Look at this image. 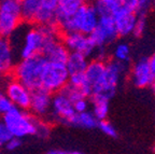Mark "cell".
Wrapping results in <instances>:
<instances>
[{
  "label": "cell",
  "mask_w": 155,
  "mask_h": 154,
  "mask_svg": "<svg viewBox=\"0 0 155 154\" xmlns=\"http://www.w3.org/2000/svg\"><path fill=\"white\" fill-rule=\"evenodd\" d=\"M93 5L100 16H112L120 5L119 0H94Z\"/></svg>",
  "instance_id": "cb8c5ba5"
},
{
  "label": "cell",
  "mask_w": 155,
  "mask_h": 154,
  "mask_svg": "<svg viewBox=\"0 0 155 154\" xmlns=\"http://www.w3.org/2000/svg\"><path fill=\"white\" fill-rule=\"evenodd\" d=\"M46 59L42 55H36L28 58H21L15 63L11 75L22 82L28 89L40 87V78Z\"/></svg>",
  "instance_id": "7a4b0ae2"
},
{
  "label": "cell",
  "mask_w": 155,
  "mask_h": 154,
  "mask_svg": "<svg viewBox=\"0 0 155 154\" xmlns=\"http://www.w3.org/2000/svg\"><path fill=\"white\" fill-rule=\"evenodd\" d=\"M92 105V112L97 118V120H104L108 118L110 109V98L100 94H94L90 97Z\"/></svg>",
  "instance_id": "44dd1931"
},
{
  "label": "cell",
  "mask_w": 155,
  "mask_h": 154,
  "mask_svg": "<svg viewBox=\"0 0 155 154\" xmlns=\"http://www.w3.org/2000/svg\"><path fill=\"white\" fill-rule=\"evenodd\" d=\"M52 94L45 89L38 87L31 91V98L28 111L39 119H45L50 114Z\"/></svg>",
  "instance_id": "5bb4252c"
},
{
  "label": "cell",
  "mask_w": 155,
  "mask_h": 154,
  "mask_svg": "<svg viewBox=\"0 0 155 154\" xmlns=\"http://www.w3.org/2000/svg\"><path fill=\"white\" fill-rule=\"evenodd\" d=\"M130 57V46L127 43L121 42V43H117L114 46L113 51H112V59L121 62V63L128 64Z\"/></svg>",
  "instance_id": "d4e9b609"
},
{
  "label": "cell",
  "mask_w": 155,
  "mask_h": 154,
  "mask_svg": "<svg viewBox=\"0 0 155 154\" xmlns=\"http://www.w3.org/2000/svg\"><path fill=\"white\" fill-rule=\"evenodd\" d=\"M23 22L34 25L42 7V0H19Z\"/></svg>",
  "instance_id": "ffe728a7"
},
{
  "label": "cell",
  "mask_w": 155,
  "mask_h": 154,
  "mask_svg": "<svg viewBox=\"0 0 155 154\" xmlns=\"http://www.w3.org/2000/svg\"><path fill=\"white\" fill-rule=\"evenodd\" d=\"M58 0H42V7L36 18V25H56Z\"/></svg>",
  "instance_id": "ac0fdd59"
},
{
  "label": "cell",
  "mask_w": 155,
  "mask_h": 154,
  "mask_svg": "<svg viewBox=\"0 0 155 154\" xmlns=\"http://www.w3.org/2000/svg\"><path fill=\"white\" fill-rule=\"evenodd\" d=\"M15 65V54L9 38L0 36V78L11 75Z\"/></svg>",
  "instance_id": "e0dca14e"
},
{
  "label": "cell",
  "mask_w": 155,
  "mask_h": 154,
  "mask_svg": "<svg viewBox=\"0 0 155 154\" xmlns=\"http://www.w3.org/2000/svg\"><path fill=\"white\" fill-rule=\"evenodd\" d=\"M68 54H69V51L63 43L59 32L52 35L45 39L41 55L46 60L65 63L68 57Z\"/></svg>",
  "instance_id": "4fadbf2b"
},
{
  "label": "cell",
  "mask_w": 155,
  "mask_h": 154,
  "mask_svg": "<svg viewBox=\"0 0 155 154\" xmlns=\"http://www.w3.org/2000/svg\"><path fill=\"white\" fill-rule=\"evenodd\" d=\"M97 124L98 120L90 109L82 112H75L70 122V126L85 128V129H92L97 127Z\"/></svg>",
  "instance_id": "7402d4cb"
},
{
  "label": "cell",
  "mask_w": 155,
  "mask_h": 154,
  "mask_svg": "<svg viewBox=\"0 0 155 154\" xmlns=\"http://www.w3.org/2000/svg\"><path fill=\"white\" fill-rule=\"evenodd\" d=\"M145 28H147V15L138 14L135 23V28H134L133 35L135 37H141L144 34Z\"/></svg>",
  "instance_id": "83f0119b"
},
{
  "label": "cell",
  "mask_w": 155,
  "mask_h": 154,
  "mask_svg": "<svg viewBox=\"0 0 155 154\" xmlns=\"http://www.w3.org/2000/svg\"><path fill=\"white\" fill-rule=\"evenodd\" d=\"M50 154H79L80 151H73V150H64V149H52L48 151Z\"/></svg>",
  "instance_id": "e575fe53"
},
{
  "label": "cell",
  "mask_w": 155,
  "mask_h": 154,
  "mask_svg": "<svg viewBox=\"0 0 155 154\" xmlns=\"http://www.w3.org/2000/svg\"><path fill=\"white\" fill-rule=\"evenodd\" d=\"M61 38L69 52L84 54L88 58H94L96 56L98 46L95 44L90 35L71 32L61 34Z\"/></svg>",
  "instance_id": "9c48e42d"
},
{
  "label": "cell",
  "mask_w": 155,
  "mask_h": 154,
  "mask_svg": "<svg viewBox=\"0 0 155 154\" xmlns=\"http://www.w3.org/2000/svg\"><path fill=\"white\" fill-rule=\"evenodd\" d=\"M137 16H138L137 12L127 10L125 8L120 7L116 10L112 15V18L119 37H127L133 35Z\"/></svg>",
  "instance_id": "2e32d148"
},
{
  "label": "cell",
  "mask_w": 155,
  "mask_h": 154,
  "mask_svg": "<svg viewBox=\"0 0 155 154\" xmlns=\"http://www.w3.org/2000/svg\"><path fill=\"white\" fill-rule=\"evenodd\" d=\"M154 150H155V146H154Z\"/></svg>",
  "instance_id": "74e56055"
},
{
  "label": "cell",
  "mask_w": 155,
  "mask_h": 154,
  "mask_svg": "<svg viewBox=\"0 0 155 154\" xmlns=\"http://www.w3.org/2000/svg\"><path fill=\"white\" fill-rule=\"evenodd\" d=\"M97 127L99 128V130L104 134L108 137L111 138H116L117 137V130L114 127V125L111 122L107 120V119H104V120L98 121V124H97Z\"/></svg>",
  "instance_id": "484cf974"
},
{
  "label": "cell",
  "mask_w": 155,
  "mask_h": 154,
  "mask_svg": "<svg viewBox=\"0 0 155 154\" xmlns=\"http://www.w3.org/2000/svg\"><path fill=\"white\" fill-rule=\"evenodd\" d=\"M11 137H12L11 132L7 127V125L3 123V121L0 119V149L5 148L7 142L11 139Z\"/></svg>",
  "instance_id": "f546056e"
},
{
  "label": "cell",
  "mask_w": 155,
  "mask_h": 154,
  "mask_svg": "<svg viewBox=\"0 0 155 154\" xmlns=\"http://www.w3.org/2000/svg\"><path fill=\"white\" fill-rule=\"evenodd\" d=\"M69 73L65 63L46 60L40 78V87L54 94L59 92L68 84Z\"/></svg>",
  "instance_id": "5b68a950"
},
{
  "label": "cell",
  "mask_w": 155,
  "mask_h": 154,
  "mask_svg": "<svg viewBox=\"0 0 155 154\" xmlns=\"http://www.w3.org/2000/svg\"><path fill=\"white\" fill-rule=\"evenodd\" d=\"M90 36L98 48H107L115 42L116 39L119 38V35L114 26L112 16H100L98 24Z\"/></svg>",
  "instance_id": "8fae6325"
},
{
  "label": "cell",
  "mask_w": 155,
  "mask_h": 154,
  "mask_svg": "<svg viewBox=\"0 0 155 154\" xmlns=\"http://www.w3.org/2000/svg\"><path fill=\"white\" fill-rule=\"evenodd\" d=\"M51 134V125L50 122H46L44 119H39L37 121V127H36V135L39 138L45 139Z\"/></svg>",
  "instance_id": "4316f807"
},
{
  "label": "cell",
  "mask_w": 155,
  "mask_h": 154,
  "mask_svg": "<svg viewBox=\"0 0 155 154\" xmlns=\"http://www.w3.org/2000/svg\"><path fill=\"white\" fill-rule=\"evenodd\" d=\"M119 1H120V5L122 8H125L127 10H131V11L137 12L139 0H119Z\"/></svg>",
  "instance_id": "836d02e7"
},
{
  "label": "cell",
  "mask_w": 155,
  "mask_h": 154,
  "mask_svg": "<svg viewBox=\"0 0 155 154\" xmlns=\"http://www.w3.org/2000/svg\"><path fill=\"white\" fill-rule=\"evenodd\" d=\"M22 143H23L22 138L12 136V137H11V139L7 142V145L5 146V149L7 150V151H9V152L17 151L19 148L22 147Z\"/></svg>",
  "instance_id": "d6a6232c"
},
{
  "label": "cell",
  "mask_w": 155,
  "mask_h": 154,
  "mask_svg": "<svg viewBox=\"0 0 155 154\" xmlns=\"http://www.w3.org/2000/svg\"><path fill=\"white\" fill-rule=\"evenodd\" d=\"M85 2H86V0H58L57 12H56L57 13V21L72 15Z\"/></svg>",
  "instance_id": "603a6c76"
},
{
  "label": "cell",
  "mask_w": 155,
  "mask_h": 154,
  "mask_svg": "<svg viewBox=\"0 0 155 154\" xmlns=\"http://www.w3.org/2000/svg\"><path fill=\"white\" fill-rule=\"evenodd\" d=\"M149 63H150L151 69H152L153 73H154V75H155V52L151 55V57H149ZM154 82H155V79H154Z\"/></svg>",
  "instance_id": "d590c367"
},
{
  "label": "cell",
  "mask_w": 155,
  "mask_h": 154,
  "mask_svg": "<svg viewBox=\"0 0 155 154\" xmlns=\"http://www.w3.org/2000/svg\"><path fill=\"white\" fill-rule=\"evenodd\" d=\"M74 114L75 110L73 108L72 100L63 91L52 94L51 110L48 116L52 122L70 126V122Z\"/></svg>",
  "instance_id": "ba28073f"
},
{
  "label": "cell",
  "mask_w": 155,
  "mask_h": 154,
  "mask_svg": "<svg viewBox=\"0 0 155 154\" xmlns=\"http://www.w3.org/2000/svg\"><path fill=\"white\" fill-rule=\"evenodd\" d=\"M106 62L107 59H101V58H90L88 60L84 75L87 86L90 89L91 96L98 91V87L101 83L106 69Z\"/></svg>",
  "instance_id": "9a60e30c"
},
{
  "label": "cell",
  "mask_w": 155,
  "mask_h": 154,
  "mask_svg": "<svg viewBox=\"0 0 155 154\" xmlns=\"http://www.w3.org/2000/svg\"><path fill=\"white\" fill-rule=\"evenodd\" d=\"M13 104L11 102L10 98L8 97V95L5 94V92L3 91V89H0V116H3L5 113H7L8 111H10L13 108Z\"/></svg>",
  "instance_id": "f1b7e54d"
},
{
  "label": "cell",
  "mask_w": 155,
  "mask_h": 154,
  "mask_svg": "<svg viewBox=\"0 0 155 154\" xmlns=\"http://www.w3.org/2000/svg\"><path fill=\"white\" fill-rule=\"evenodd\" d=\"M7 127L12 136L18 138H25L36 135V127L38 118L31 114L28 110L13 107L7 113L1 116Z\"/></svg>",
  "instance_id": "277c9868"
},
{
  "label": "cell",
  "mask_w": 155,
  "mask_h": 154,
  "mask_svg": "<svg viewBox=\"0 0 155 154\" xmlns=\"http://www.w3.org/2000/svg\"><path fill=\"white\" fill-rule=\"evenodd\" d=\"M153 89V91H154V94H155V82H153V84H152V86H151Z\"/></svg>",
  "instance_id": "8d00e7d4"
},
{
  "label": "cell",
  "mask_w": 155,
  "mask_h": 154,
  "mask_svg": "<svg viewBox=\"0 0 155 154\" xmlns=\"http://www.w3.org/2000/svg\"><path fill=\"white\" fill-rule=\"evenodd\" d=\"M73 102V108H74L75 112H82V111H86L90 109V100L88 97H81V98L75 99Z\"/></svg>",
  "instance_id": "1f68e13d"
},
{
  "label": "cell",
  "mask_w": 155,
  "mask_h": 154,
  "mask_svg": "<svg viewBox=\"0 0 155 154\" xmlns=\"http://www.w3.org/2000/svg\"><path fill=\"white\" fill-rule=\"evenodd\" d=\"M3 91L10 98L13 106L16 108L28 110L31 98V89H28L22 82L11 77L5 81Z\"/></svg>",
  "instance_id": "30bf717a"
},
{
  "label": "cell",
  "mask_w": 155,
  "mask_h": 154,
  "mask_svg": "<svg viewBox=\"0 0 155 154\" xmlns=\"http://www.w3.org/2000/svg\"><path fill=\"white\" fill-rule=\"evenodd\" d=\"M58 32L59 30L56 25L34 24V26L29 28L23 37L22 46L19 50L21 58H28L36 55H41L45 39Z\"/></svg>",
  "instance_id": "3957f363"
},
{
  "label": "cell",
  "mask_w": 155,
  "mask_h": 154,
  "mask_svg": "<svg viewBox=\"0 0 155 154\" xmlns=\"http://www.w3.org/2000/svg\"><path fill=\"white\" fill-rule=\"evenodd\" d=\"M155 75L151 69L149 58H140L129 69V80L138 89L152 86Z\"/></svg>",
  "instance_id": "7c38bea8"
},
{
  "label": "cell",
  "mask_w": 155,
  "mask_h": 154,
  "mask_svg": "<svg viewBox=\"0 0 155 154\" xmlns=\"http://www.w3.org/2000/svg\"><path fill=\"white\" fill-rule=\"evenodd\" d=\"M88 60L90 58L85 56L84 54L78 53V52H69L67 59L65 62L69 75L84 73Z\"/></svg>",
  "instance_id": "d6986e66"
},
{
  "label": "cell",
  "mask_w": 155,
  "mask_h": 154,
  "mask_svg": "<svg viewBox=\"0 0 155 154\" xmlns=\"http://www.w3.org/2000/svg\"><path fill=\"white\" fill-rule=\"evenodd\" d=\"M127 71V64L121 63L114 59H107L106 69H104V78L100 83L98 91L95 94H100L111 99L114 96L116 89L119 86L122 77ZM94 95V94H93Z\"/></svg>",
  "instance_id": "52a82bcc"
},
{
  "label": "cell",
  "mask_w": 155,
  "mask_h": 154,
  "mask_svg": "<svg viewBox=\"0 0 155 154\" xmlns=\"http://www.w3.org/2000/svg\"><path fill=\"white\" fill-rule=\"evenodd\" d=\"M99 15L92 2H85L70 16L59 19L56 23L61 34L77 32L91 35L98 24Z\"/></svg>",
  "instance_id": "6da1fadb"
},
{
  "label": "cell",
  "mask_w": 155,
  "mask_h": 154,
  "mask_svg": "<svg viewBox=\"0 0 155 154\" xmlns=\"http://www.w3.org/2000/svg\"><path fill=\"white\" fill-rule=\"evenodd\" d=\"M154 5H155V0H139L137 13L138 14L147 15Z\"/></svg>",
  "instance_id": "4dcf8cb0"
},
{
  "label": "cell",
  "mask_w": 155,
  "mask_h": 154,
  "mask_svg": "<svg viewBox=\"0 0 155 154\" xmlns=\"http://www.w3.org/2000/svg\"><path fill=\"white\" fill-rule=\"evenodd\" d=\"M23 22L19 0H0V36L10 38Z\"/></svg>",
  "instance_id": "8992f818"
}]
</instances>
